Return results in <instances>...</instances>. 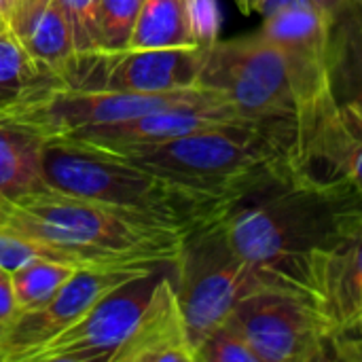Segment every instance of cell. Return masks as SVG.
<instances>
[{
	"label": "cell",
	"instance_id": "cell-1",
	"mask_svg": "<svg viewBox=\"0 0 362 362\" xmlns=\"http://www.w3.org/2000/svg\"><path fill=\"white\" fill-rule=\"evenodd\" d=\"M221 227L265 286L310 297L316 259L362 227V199L344 176L288 168L240 197Z\"/></svg>",
	"mask_w": 362,
	"mask_h": 362
},
{
	"label": "cell",
	"instance_id": "cell-2",
	"mask_svg": "<svg viewBox=\"0 0 362 362\" xmlns=\"http://www.w3.org/2000/svg\"><path fill=\"white\" fill-rule=\"evenodd\" d=\"M0 231L36 240L64 255L72 267L91 272L174 267L189 238L129 221L49 185L19 197L0 195Z\"/></svg>",
	"mask_w": 362,
	"mask_h": 362
},
{
	"label": "cell",
	"instance_id": "cell-3",
	"mask_svg": "<svg viewBox=\"0 0 362 362\" xmlns=\"http://www.w3.org/2000/svg\"><path fill=\"white\" fill-rule=\"evenodd\" d=\"M293 142L295 121L276 119L242 121L155 144L100 151L117 153L182 187L238 202L276 174L297 168L293 161Z\"/></svg>",
	"mask_w": 362,
	"mask_h": 362
},
{
	"label": "cell",
	"instance_id": "cell-4",
	"mask_svg": "<svg viewBox=\"0 0 362 362\" xmlns=\"http://www.w3.org/2000/svg\"><path fill=\"white\" fill-rule=\"evenodd\" d=\"M42 165L49 187L95 202L129 221L182 235L223 221L235 204L172 182L117 153L89 146L47 142Z\"/></svg>",
	"mask_w": 362,
	"mask_h": 362
},
{
	"label": "cell",
	"instance_id": "cell-5",
	"mask_svg": "<svg viewBox=\"0 0 362 362\" xmlns=\"http://www.w3.org/2000/svg\"><path fill=\"white\" fill-rule=\"evenodd\" d=\"M261 15V34L284 53L297 102L293 161L312 174L318 144L339 119L329 68L331 21L310 0H269Z\"/></svg>",
	"mask_w": 362,
	"mask_h": 362
},
{
	"label": "cell",
	"instance_id": "cell-6",
	"mask_svg": "<svg viewBox=\"0 0 362 362\" xmlns=\"http://www.w3.org/2000/svg\"><path fill=\"white\" fill-rule=\"evenodd\" d=\"M174 269V284L193 348L223 325L246 295L265 288L259 274L231 250L221 221L185 240Z\"/></svg>",
	"mask_w": 362,
	"mask_h": 362
},
{
	"label": "cell",
	"instance_id": "cell-7",
	"mask_svg": "<svg viewBox=\"0 0 362 362\" xmlns=\"http://www.w3.org/2000/svg\"><path fill=\"white\" fill-rule=\"evenodd\" d=\"M197 85L227 98L246 119L295 121L297 102L284 53L261 30L231 40L212 38Z\"/></svg>",
	"mask_w": 362,
	"mask_h": 362
},
{
	"label": "cell",
	"instance_id": "cell-8",
	"mask_svg": "<svg viewBox=\"0 0 362 362\" xmlns=\"http://www.w3.org/2000/svg\"><path fill=\"white\" fill-rule=\"evenodd\" d=\"M261 362L331 361L329 327L314 301L297 291L265 286L229 316Z\"/></svg>",
	"mask_w": 362,
	"mask_h": 362
},
{
	"label": "cell",
	"instance_id": "cell-9",
	"mask_svg": "<svg viewBox=\"0 0 362 362\" xmlns=\"http://www.w3.org/2000/svg\"><path fill=\"white\" fill-rule=\"evenodd\" d=\"M221 95L206 87L178 89L168 93H125L106 89L64 87L47 98L0 117V123L40 136L45 142L59 140L72 132L134 119L161 108L191 104Z\"/></svg>",
	"mask_w": 362,
	"mask_h": 362
},
{
	"label": "cell",
	"instance_id": "cell-10",
	"mask_svg": "<svg viewBox=\"0 0 362 362\" xmlns=\"http://www.w3.org/2000/svg\"><path fill=\"white\" fill-rule=\"evenodd\" d=\"M163 269L138 274L100 297L89 312L25 362H110L148 303Z\"/></svg>",
	"mask_w": 362,
	"mask_h": 362
},
{
	"label": "cell",
	"instance_id": "cell-11",
	"mask_svg": "<svg viewBox=\"0 0 362 362\" xmlns=\"http://www.w3.org/2000/svg\"><path fill=\"white\" fill-rule=\"evenodd\" d=\"M310 299L331 335V361H362V227L322 252Z\"/></svg>",
	"mask_w": 362,
	"mask_h": 362
},
{
	"label": "cell",
	"instance_id": "cell-12",
	"mask_svg": "<svg viewBox=\"0 0 362 362\" xmlns=\"http://www.w3.org/2000/svg\"><path fill=\"white\" fill-rule=\"evenodd\" d=\"M206 47L208 42L100 53L83 72L76 89L168 93L199 87Z\"/></svg>",
	"mask_w": 362,
	"mask_h": 362
},
{
	"label": "cell",
	"instance_id": "cell-13",
	"mask_svg": "<svg viewBox=\"0 0 362 362\" xmlns=\"http://www.w3.org/2000/svg\"><path fill=\"white\" fill-rule=\"evenodd\" d=\"M138 274L144 272H74L51 299L17 314L0 329V362H25L32 352L81 320L100 297Z\"/></svg>",
	"mask_w": 362,
	"mask_h": 362
},
{
	"label": "cell",
	"instance_id": "cell-14",
	"mask_svg": "<svg viewBox=\"0 0 362 362\" xmlns=\"http://www.w3.org/2000/svg\"><path fill=\"white\" fill-rule=\"evenodd\" d=\"M242 121H252V119H246L227 98L212 95L208 100L161 108V110L146 112L134 119L78 129L53 142L89 146V148L155 144V142L172 140V138L187 136L199 129L221 127V125H231V123H242Z\"/></svg>",
	"mask_w": 362,
	"mask_h": 362
},
{
	"label": "cell",
	"instance_id": "cell-15",
	"mask_svg": "<svg viewBox=\"0 0 362 362\" xmlns=\"http://www.w3.org/2000/svg\"><path fill=\"white\" fill-rule=\"evenodd\" d=\"M110 362H195V348L170 274H161L148 303Z\"/></svg>",
	"mask_w": 362,
	"mask_h": 362
},
{
	"label": "cell",
	"instance_id": "cell-16",
	"mask_svg": "<svg viewBox=\"0 0 362 362\" xmlns=\"http://www.w3.org/2000/svg\"><path fill=\"white\" fill-rule=\"evenodd\" d=\"M8 28L30 57L66 87H76L78 62L57 0H13Z\"/></svg>",
	"mask_w": 362,
	"mask_h": 362
},
{
	"label": "cell",
	"instance_id": "cell-17",
	"mask_svg": "<svg viewBox=\"0 0 362 362\" xmlns=\"http://www.w3.org/2000/svg\"><path fill=\"white\" fill-rule=\"evenodd\" d=\"M331 87L339 106L362 119V2L346 0L331 19L329 34Z\"/></svg>",
	"mask_w": 362,
	"mask_h": 362
},
{
	"label": "cell",
	"instance_id": "cell-18",
	"mask_svg": "<svg viewBox=\"0 0 362 362\" xmlns=\"http://www.w3.org/2000/svg\"><path fill=\"white\" fill-rule=\"evenodd\" d=\"M64 87L53 72L30 57L8 25H0V117Z\"/></svg>",
	"mask_w": 362,
	"mask_h": 362
},
{
	"label": "cell",
	"instance_id": "cell-19",
	"mask_svg": "<svg viewBox=\"0 0 362 362\" xmlns=\"http://www.w3.org/2000/svg\"><path fill=\"white\" fill-rule=\"evenodd\" d=\"M199 0H142V11L132 38L134 49L185 47L210 42L197 17Z\"/></svg>",
	"mask_w": 362,
	"mask_h": 362
},
{
	"label": "cell",
	"instance_id": "cell-20",
	"mask_svg": "<svg viewBox=\"0 0 362 362\" xmlns=\"http://www.w3.org/2000/svg\"><path fill=\"white\" fill-rule=\"evenodd\" d=\"M47 142L19 127L0 123V195L19 197L47 187L45 182Z\"/></svg>",
	"mask_w": 362,
	"mask_h": 362
},
{
	"label": "cell",
	"instance_id": "cell-21",
	"mask_svg": "<svg viewBox=\"0 0 362 362\" xmlns=\"http://www.w3.org/2000/svg\"><path fill=\"white\" fill-rule=\"evenodd\" d=\"M318 174L348 178L362 199V119L350 108L339 106V123L322 144Z\"/></svg>",
	"mask_w": 362,
	"mask_h": 362
},
{
	"label": "cell",
	"instance_id": "cell-22",
	"mask_svg": "<svg viewBox=\"0 0 362 362\" xmlns=\"http://www.w3.org/2000/svg\"><path fill=\"white\" fill-rule=\"evenodd\" d=\"M74 272L78 269L72 265L47 261V259L30 261L28 265L13 272L11 278H13V295H15V316L51 299L74 276Z\"/></svg>",
	"mask_w": 362,
	"mask_h": 362
},
{
	"label": "cell",
	"instance_id": "cell-23",
	"mask_svg": "<svg viewBox=\"0 0 362 362\" xmlns=\"http://www.w3.org/2000/svg\"><path fill=\"white\" fill-rule=\"evenodd\" d=\"M64 21L68 25L72 47L78 62V81L95 55L102 53L100 25H98V0H57ZM78 87V83H76Z\"/></svg>",
	"mask_w": 362,
	"mask_h": 362
},
{
	"label": "cell",
	"instance_id": "cell-24",
	"mask_svg": "<svg viewBox=\"0 0 362 362\" xmlns=\"http://www.w3.org/2000/svg\"><path fill=\"white\" fill-rule=\"evenodd\" d=\"M142 0H98V25L102 53H117L132 47Z\"/></svg>",
	"mask_w": 362,
	"mask_h": 362
},
{
	"label": "cell",
	"instance_id": "cell-25",
	"mask_svg": "<svg viewBox=\"0 0 362 362\" xmlns=\"http://www.w3.org/2000/svg\"><path fill=\"white\" fill-rule=\"evenodd\" d=\"M195 362H261L244 335L227 318L195 348Z\"/></svg>",
	"mask_w": 362,
	"mask_h": 362
},
{
	"label": "cell",
	"instance_id": "cell-26",
	"mask_svg": "<svg viewBox=\"0 0 362 362\" xmlns=\"http://www.w3.org/2000/svg\"><path fill=\"white\" fill-rule=\"evenodd\" d=\"M36 259H47V261L70 265L64 255H59L57 250H53L36 240H28L17 233L0 231V267L2 269L13 274L19 267L28 265L30 261H36Z\"/></svg>",
	"mask_w": 362,
	"mask_h": 362
},
{
	"label": "cell",
	"instance_id": "cell-27",
	"mask_svg": "<svg viewBox=\"0 0 362 362\" xmlns=\"http://www.w3.org/2000/svg\"><path fill=\"white\" fill-rule=\"evenodd\" d=\"M15 316V295H13V278L11 272L0 267V325L4 327Z\"/></svg>",
	"mask_w": 362,
	"mask_h": 362
},
{
	"label": "cell",
	"instance_id": "cell-28",
	"mask_svg": "<svg viewBox=\"0 0 362 362\" xmlns=\"http://www.w3.org/2000/svg\"><path fill=\"white\" fill-rule=\"evenodd\" d=\"M329 21L337 15V11L346 4V0H310Z\"/></svg>",
	"mask_w": 362,
	"mask_h": 362
},
{
	"label": "cell",
	"instance_id": "cell-29",
	"mask_svg": "<svg viewBox=\"0 0 362 362\" xmlns=\"http://www.w3.org/2000/svg\"><path fill=\"white\" fill-rule=\"evenodd\" d=\"M11 4H13V0H0V25H8Z\"/></svg>",
	"mask_w": 362,
	"mask_h": 362
},
{
	"label": "cell",
	"instance_id": "cell-30",
	"mask_svg": "<svg viewBox=\"0 0 362 362\" xmlns=\"http://www.w3.org/2000/svg\"><path fill=\"white\" fill-rule=\"evenodd\" d=\"M235 6L244 13V15H250L252 13V0H233Z\"/></svg>",
	"mask_w": 362,
	"mask_h": 362
},
{
	"label": "cell",
	"instance_id": "cell-31",
	"mask_svg": "<svg viewBox=\"0 0 362 362\" xmlns=\"http://www.w3.org/2000/svg\"><path fill=\"white\" fill-rule=\"evenodd\" d=\"M269 0H252V13H261L263 6L267 4Z\"/></svg>",
	"mask_w": 362,
	"mask_h": 362
},
{
	"label": "cell",
	"instance_id": "cell-32",
	"mask_svg": "<svg viewBox=\"0 0 362 362\" xmlns=\"http://www.w3.org/2000/svg\"><path fill=\"white\" fill-rule=\"evenodd\" d=\"M0 329H2V325H0Z\"/></svg>",
	"mask_w": 362,
	"mask_h": 362
},
{
	"label": "cell",
	"instance_id": "cell-33",
	"mask_svg": "<svg viewBox=\"0 0 362 362\" xmlns=\"http://www.w3.org/2000/svg\"><path fill=\"white\" fill-rule=\"evenodd\" d=\"M361 2H362V0H361Z\"/></svg>",
	"mask_w": 362,
	"mask_h": 362
}]
</instances>
